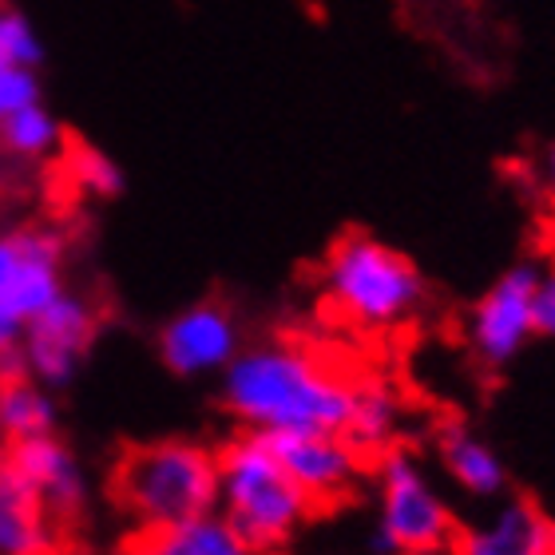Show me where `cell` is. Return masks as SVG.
Listing matches in <instances>:
<instances>
[{
    "instance_id": "6da1fadb",
    "label": "cell",
    "mask_w": 555,
    "mask_h": 555,
    "mask_svg": "<svg viewBox=\"0 0 555 555\" xmlns=\"http://www.w3.org/2000/svg\"><path fill=\"white\" fill-rule=\"evenodd\" d=\"M353 382L294 341L246 346L222 370V405L243 433H346Z\"/></svg>"
},
{
    "instance_id": "7a4b0ae2",
    "label": "cell",
    "mask_w": 555,
    "mask_h": 555,
    "mask_svg": "<svg viewBox=\"0 0 555 555\" xmlns=\"http://www.w3.org/2000/svg\"><path fill=\"white\" fill-rule=\"evenodd\" d=\"M112 504L135 528H171L219 508V452L198 440H147L112 468Z\"/></svg>"
},
{
    "instance_id": "3957f363",
    "label": "cell",
    "mask_w": 555,
    "mask_h": 555,
    "mask_svg": "<svg viewBox=\"0 0 555 555\" xmlns=\"http://www.w3.org/2000/svg\"><path fill=\"white\" fill-rule=\"evenodd\" d=\"M219 452V516L250 555H278L318 516L267 437L238 433Z\"/></svg>"
},
{
    "instance_id": "277c9868",
    "label": "cell",
    "mask_w": 555,
    "mask_h": 555,
    "mask_svg": "<svg viewBox=\"0 0 555 555\" xmlns=\"http://www.w3.org/2000/svg\"><path fill=\"white\" fill-rule=\"evenodd\" d=\"M325 298L361 330L405 325L428 298V282L413 258L370 234H346L322 270Z\"/></svg>"
},
{
    "instance_id": "5b68a950",
    "label": "cell",
    "mask_w": 555,
    "mask_h": 555,
    "mask_svg": "<svg viewBox=\"0 0 555 555\" xmlns=\"http://www.w3.org/2000/svg\"><path fill=\"white\" fill-rule=\"evenodd\" d=\"M377 528L373 555H428L452 547L456 516L440 488L428 480L425 464L413 449L393 444L377 456Z\"/></svg>"
},
{
    "instance_id": "8992f818",
    "label": "cell",
    "mask_w": 555,
    "mask_h": 555,
    "mask_svg": "<svg viewBox=\"0 0 555 555\" xmlns=\"http://www.w3.org/2000/svg\"><path fill=\"white\" fill-rule=\"evenodd\" d=\"M68 238L52 227L0 231V365L16 370L24 325L68 289Z\"/></svg>"
},
{
    "instance_id": "52a82bcc",
    "label": "cell",
    "mask_w": 555,
    "mask_h": 555,
    "mask_svg": "<svg viewBox=\"0 0 555 555\" xmlns=\"http://www.w3.org/2000/svg\"><path fill=\"white\" fill-rule=\"evenodd\" d=\"M95 334H100L95 301L80 289H64L52 306H44L24 325V337L16 346V370L56 393L80 373L95 346Z\"/></svg>"
},
{
    "instance_id": "ba28073f",
    "label": "cell",
    "mask_w": 555,
    "mask_h": 555,
    "mask_svg": "<svg viewBox=\"0 0 555 555\" xmlns=\"http://www.w3.org/2000/svg\"><path fill=\"white\" fill-rule=\"evenodd\" d=\"M540 278H544L540 262H516L492 282L485 298L476 301L473 318H468V341H473V353L485 361L488 370L512 365L535 337L532 298Z\"/></svg>"
},
{
    "instance_id": "9c48e42d",
    "label": "cell",
    "mask_w": 555,
    "mask_h": 555,
    "mask_svg": "<svg viewBox=\"0 0 555 555\" xmlns=\"http://www.w3.org/2000/svg\"><path fill=\"white\" fill-rule=\"evenodd\" d=\"M267 444L318 512L353 496L370 464L341 433H270Z\"/></svg>"
},
{
    "instance_id": "30bf717a",
    "label": "cell",
    "mask_w": 555,
    "mask_h": 555,
    "mask_svg": "<svg viewBox=\"0 0 555 555\" xmlns=\"http://www.w3.org/2000/svg\"><path fill=\"white\" fill-rule=\"evenodd\" d=\"M4 473L40 504V508L60 524L80 520L88 508V473H83L80 456L52 433V437L16 440L0 449Z\"/></svg>"
},
{
    "instance_id": "8fae6325",
    "label": "cell",
    "mask_w": 555,
    "mask_h": 555,
    "mask_svg": "<svg viewBox=\"0 0 555 555\" xmlns=\"http://www.w3.org/2000/svg\"><path fill=\"white\" fill-rule=\"evenodd\" d=\"M243 334L234 313L219 301H195L159 330V358L175 377L222 373L238 358Z\"/></svg>"
},
{
    "instance_id": "7c38bea8",
    "label": "cell",
    "mask_w": 555,
    "mask_h": 555,
    "mask_svg": "<svg viewBox=\"0 0 555 555\" xmlns=\"http://www.w3.org/2000/svg\"><path fill=\"white\" fill-rule=\"evenodd\" d=\"M452 555H555V520L540 504L512 496L485 520L461 524L452 535Z\"/></svg>"
},
{
    "instance_id": "4fadbf2b",
    "label": "cell",
    "mask_w": 555,
    "mask_h": 555,
    "mask_svg": "<svg viewBox=\"0 0 555 555\" xmlns=\"http://www.w3.org/2000/svg\"><path fill=\"white\" fill-rule=\"evenodd\" d=\"M437 456L464 496L500 500L508 492V468L500 461V452L464 421H444L437 428Z\"/></svg>"
},
{
    "instance_id": "5bb4252c",
    "label": "cell",
    "mask_w": 555,
    "mask_h": 555,
    "mask_svg": "<svg viewBox=\"0 0 555 555\" xmlns=\"http://www.w3.org/2000/svg\"><path fill=\"white\" fill-rule=\"evenodd\" d=\"M397 428H401V393L393 385L382 382V377L353 382V401H349V421L341 437L365 461H373V456H382L385 449L397 444Z\"/></svg>"
},
{
    "instance_id": "9a60e30c",
    "label": "cell",
    "mask_w": 555,
    "mask_h": 555,
    "mask_svg": "<svg viewBox=\"0 0 555 555\" xmlns=\"http://www.w3.org/2000/svg\"><path fill=\"white\" fill-rule=\"evenodd\" d=\"M119 555H250L238 535L227 528L219 512L198 516V520L171 524V528H147L131 532Z\"/></svg>"
},
{
    "instance_id": "2e32d148",
    "label": "cell",
    "mask_w": 555,
    "mask_h": 555,
    "mask_svg": "<svg viewBox=\"0 0 555 555\" xmlns=\"http://www.w3.org/2000/svg\"><path fill=\"white\" fill-rule=\"evenodd\" d=\"M56 520L4 473L0 480V555H56Z\"/></svg>"
},
{
    "instance_id": "e0dca14e",
    "label": "cell",
    "mask_w": 555,
    "mask_h": 555,
    "mask_svg": "<svg viewBox=\"0 0 555 555\" xmlns=\"http://www.w3.org/2000/svg\"><path fill=\"white\" fill-rule=\"evenodd\" d=\"M60 421L56 397L52 389L36 385L21 370L0 373V440L16 444V440L52 437Z\"/></svg>"
},
{
    "instance_id": "ac0fdd59",
    "label": "cell",
    "mask_w": 555,
    "mask_h": 555,
    "mask_svg": "<svg viewBox=\"0 0 555 555\" xmlns=\"http://www.w3.org/2000/svg\"><path fill=\"white\" fill-rule=\"evenodd\" d=\"M0 147H9L21 159H44L56 147H64L60 119L48 112V104H33L16 116L0 119Z\"/></svg>"
},
{
    "instance_id": "d6986e66",
    "label": "cell",
    "mask_w": 555,
    "mask_h": 555,
    "mask_svg": "<svg viewBox=\"0 0 555 555\" xmlns=\"http://www.w3.org/2000/svg\"><path fill=\"white\" fill-rule=\"evenodd\" d=\"M68 179L76 183V191L88 198H119L124 195V167H119L112 155H104L92 143H68Z\"/></svg>"
},
{
    "instance_id": "ffe728a7",
    "label": "cell",
    "mask_w": 555,
    "mask_h": 555,
    "mask_svg": "<svg viewBox=\"0 0 555 555\" xmlns=\"http://www.w3.org/2000/svg\"><path fill=\"white\" fill-rule=\"evenodd\" d=\"M40 60H44V44H40L33 21L24 12L0 4V64L40 68Z\"/></svg>"
},
{
    "instance_id": "44dd1931",
    "label": "cell",
    "mask_w": 555,
    "mask_h": 555,
    "mask_svg": "<svg viewBox=\"0 0 555 555\" xmlns=\"http://www.w3.org/2000/svg\"><path fill=\"white\" fill-rule=\"evenodd\" d=\"M33 104H44L36 68L0 64V119L16 116V112H24V107H33Z\"/></svg>"
},
{
    "instance_id": "7402d4cb",
    "label": "cell",
    "mask_w": 555,
    "mask_h": 555,
    "mask_svg": "<svg viewBox=\"0 0 555 555\" xmlns=\"http://www.w3.org/2000/svg\"><path fill=\"white\" fill-rule=\"evenodd\" d=\"M532 325L535 337H555V270H544L532 298Z\"/></svg>"
},
{
    "instance_id": "603a6c76",
    "label": "cell",
    "mask_w": 555,
    "mask_h": 555,
    "mask_svg": "<svg viewBox=\"0 0 555 555\" xmlns=\"http://www.w3.org/2000/svg\"><path fill=\"white\" fill-rule=\"evenodd\" d=\"M544 175H547V191H552V198H555V147H552V151H547Z\"/></svg>"
},
{
    "instance_id": "cb8c5ba5",
    "label": "cell",
    "mask_w": 555,
    "mask_h": 555,
    "mask_svg": "<svg viewBox=\"0 0 555 555\" xmlns=\"http://www.w3.org/2000/svg\"><path fill=\"white\" fill-rule=\"evenodd\" d=\"M428 555H452V552H449V547H444V552H428Z\"/></svg>"
},
{
    "instance_id": "d4e9b609",
    "label": "cell",
    "mask_w": 555,
    "mask_h": 555,
    "mask_svg": "<svg viewBox=\"0 0 555 555\" xmlns=\"http://www.w3.org/2000/svg\"><path fill=\"white\" fill-rule=\"evenodd\" d=\"M0 480H4V464H0Z\"/></svg>"
},
{
    "instance_id": "484cf974",
    "label": "cell",
    "mask_w": 555,
    "mask_h": 555,
    "mask_svg": "<svg viewBox=\"0 0 555 555\" xmlns=\"http://www.w3.org/2000/svg\"><path fill=\"white\" fill-rule=\"evenodd\" d=\"M0 373H9V370H4V365H0Z\"/></svg>"
}]
</instances>
